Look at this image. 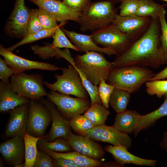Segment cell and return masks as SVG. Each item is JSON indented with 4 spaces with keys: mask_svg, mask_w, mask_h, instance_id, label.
<instances>
[{
    "mask_svg": "<svg viewBox=\"0 0 167 167\" xmlns=\"http://www.w3.org/2000/svg\"><path fill=\"white\" fill-rule=\"evenodd\" d=\"M29 103L18 106L9 111L10 116L4 133L5 137H23L27 132Z\"/></svg>",
    "mask_w": 167,
    "mask_h": 167,
    "instance_id": "obj_17",
    "label": "cell"
},
{
    "mask_svg": "<svg viewBox=\"0 0 167 167\" xmlns=\"http://www.w3.org/2000/svg\"><path fill=\"white\" fill-rule=\"evenodd\" d=\"M140 115L137 111L132 110H126L117 113L113 126L127 134L134 133L137 126Z\"/></svg>",
    "mask_w": 167,
    "mask_h": 167,
    "instance_id": "obj_23",
    "label": "cell"
},
{
    "mask_svg": "<svg viewBox=\"0 0 167 167\" xmlns=\"http://www.w3.org/2000/svg\"><path fill=\"white\" fill-rule=\"evenodd\" d=\"M161 0L165 2H167V0Z\"/></svg>",
    "mask_w": 167,
    "mask_h": 167,
    "instance_id": "obj_48",
    "label": "cell"
},
{
    "mask_svg": "<svg viewBox=\"0 0 167 167\" xmlns=\"http://www.w3.org/2000/svg\"><path fill=\"white\" fill-rule=\"evenodd\" d=\"M58 0V1H61V0Z\"/></svg>",
    "mask_w": 167,
    "mask_h": 167,
    "instance_id": "obj_49",
    "label": "cell"
},
{
    "mask_svg": "<svg viewBox=\"0 0 167 167\" xmlns=\"http://www.w3.org/2000/svg\"><path fill=\"white\" fill-rule=\"evenodd\" d=\"M110 114V111L102 104L96 103L91 105L84 115L94 127L105 125Z\"/></svg>",
    "mask_w": 167,
    "mask_h": 167,
    "instance_id": "obj_26",
    "label": "cell"
},
{
    "mask_svg": "<svg viewBox=\"0 0 167 167\" xmlns=\"http://www.w3.org/2000/svg\"><path fill=\"white\" fill-rule=\"evenodd\" d=\"M61 29L79 51L86 53L92 51L108 55H116L115 53L109 48L99 46L94 42L91 35L81 34L66 30L63 28Z\"/></svg>",
    "mask_w": 167,
    "mask_h": 167,
    "instance_id": "obj_20",
    "label": "cell"
},
{
    "mask_svg": "<svg viewBox=\"0 0 167 167\" xmlns=\"http://www.w3.org/2000/svg\"><path fill=\"white\" fill-rule=\"evenodd\" d=\"M161 27L158 17L152 18L147 31L112 62L113 67L137 65L155 69L166 64L160 40Z\"/></svg>",
    "mask_w": 167,
    "mask_h": 167,
    "instance_id": "obj_1",
    "label": "cell"
},
{
    "mask_svg": "<svg viewBox=\"0 0 167 167\" xmlns=\"http://www.w3.org/2000/svg\"><path fill=\"white\" fill-rule=\"evenodd\" d=\"M10 83L16 92L30 100H40L48 94L41 74H28L24 72L14 74L11 77Z\"/></svg>",
    "mask_w": 167,
    "mask_h": 167,
    "instance_id": "obj_6",
    "label": "cell"
},
{
    "mask_svg": "<svg viewBox=\"0 0 167 167\" xmlns=\"http://www.w3.org/2000/svg\"><path fill=\"white\" fill-rule=\"evenodd\" d=\"M102 54L89 51L83 55H77L75 60L77 68L96 85H98L101 78L107 80L113 68L112 62L107 60Z\"/></svg>",
    "mask_w": 167,
    "mask_h": 167,
    "instance_id": "obj_4",
    "label": "cell"
},
{
    "mask_svg": "<svg viewBox=\"0 0 167 167\" xmlns=\"http://www.w3.org/2000/svg\"><path fill=\"white\" fill-rule=\"evenodd\" d=\"M147 67L132 65L113 67L107 80L108 83L132 93L155 75Z\"/></svg>",
    "mask_w": 167,
    "mask_h": 167,
    "instance_id": "obj_2",
    "label": "cell"
},
{
    "mask_svg": "<svg viewBox=\"0 0 167 167\" xmlns=\"http://www.w3.org/2000/svg\"><path fill=\"white\" fill-rule=\"evenodd\" d=\"M159 145L161 148L165 150L167 154V131H165L164 133Z\"/></svg>",
    "mask_w": 167,
    "mask_h": 167,
    "instance_id": "obj_45",
    "label": "cell"
},
{
    "mask_svg": "<svg viewBox=\"0 0 167 167\" xmlns=\"http://www.w3.org/2000/svg\"><path fill=\"white\" fill-rule=\"evenodd\" d=\"M102 78L100 79L98 87V93L103 106L108 109L109 107V101L110 95L115 87L106 82Z\"/></svg>",
    "mask_w": 167,
    "mask_h": 167,
    "instance_id": "obj_36",
    "label": "cell"
},
{
    "mask_svg": "<svg viewBox=\"0 0 167 167\" xmlns=\"http://www.w3.org/2000/svg\"><path fill=\"white\" fill-rule=\"evenodd\" d=\"M48 99L56 106L61 114L70 121L79 115L84 113L91 104L88 99L75 98L51 90L47 96Z\"/></svg>",
    "mask_w": 167,
    "mask_h": 167,
    "instance_id": "obj_8",
    "label": "cell"
},
{
    "mask_svg": "<svg viewBox=\"0 0 167 167\" xmlns=\"http://www.w3.org/2000/svg\"><path fill=\"white\" fill-rule=\"evenodd\" d=\"M29 134L27 132L23 136L25 148V167H34L38 152L37 143L41 138Z\"/></svg>",
    "mask_w": 167,
    "mask_h": 167,
    "instance_id": "obj_28",
    "label": "cell"
},
{
    "mask_svg": "<svg viewBox=\"0 0 167 167\" xmlns=\"http://www.w3.org/2000/svg\"><path fill=\"white\" fill-rule=\"evenodd\" d=\"M165 5L155 2L153 0H139V6L136 15L148 16L152 18L158 17Z\"/></svg>",
    "mask_w": 167,
    "mask_h": 167,
    "instance_id": "obj_30",
    "label": "cell"
},
{
    "mask_svg": "<svg viewBox=\"0 0 167 167\" xmlns=\"http://www.w3.org/2000/svg\"><path fill=\"white\" fill-rule=\"evenodd\" d=\"M39 8L47 11L61 23L65 24L69 20L77 23L81 13L77 12L57 0H29Z\"/></svg>",
    "mask_w": 167,
    "mask_h": 167,
    "instance_id": "obj_16",
    "label": "cell"
},
{
    "mask_svg": "<svg viewBox=\"0 0 167 167\" xmlns=\"http://www.w3.org/2000/svg\"><path fill=\"white\" fill-rule=\"evenodd\" d=\"M40 100L49 110L52 122L51 129L45 138L50 142L59 137L66 139L71 131L70 121L61 114L55 105L49 99L42 97Z\"/></svg>",
    "mask_w": 167,
    "mask_h": 167,
    "instance_id": "obj_14",
    "label": "cell"
},
{
    "mask_svg": "<svg viewBox=\"0 0 167 167\" xmlns=\"http://www.w3.org/2000/svg\"><path fill=\"white\" fill-rule=\"evenodd\" d=\"M52 157L41 150H39L36 156L34 167H55Z\"/></svg>",
    "mask_w": 167,
    "mask_h": 167,
    "instance_id": "obj_40",
    "label": "cell"
},
{
    "mask_svg": "<svg viewBox=\"0 0 167 167\" xmlns=\"http://www.w3.org/2000/svg\"><path fill=\"white\" fill-rule=\"evenodd\" d=\"M53 158H63L71 160L79 167H106V163L92 159L75 151L66 153L58 152L44 149L41 150Z\"/></svg>",
    "mask_w": 167,
    "mask_h": 167,
    "instance_id": "obj_22",
    "label": "cell"
},
{
    "mask_svg": "<svg viewBox=\"0 0 167 167\" xmlns=\"http://www.w3.org/2000/svg\"><path fill=\"white\" fill-rule=\"evenodd\" d=\"M14 74L12 70L8 66L4 59L0 58V79L6 84L10 83L9 79Z\"/></svg>",
    "mask_w": 167,
    "mask_h": 167,
    "instance_id": "obj_42",
    "label": "cell"
},
{
    "mask_svg": "<svg viewBox=\"0 0 167 167\" xmlns=\"http://www.w3.org/2000/svg\"><path fill=\"white\" fill-rule=\"evenodd\" d=\"M45 137L38 141L37 147L39 150L46 149L58 152H67L73 150L66 139L63 138H58L54 141L50 142L47 140Z\"/></svg>",
    "mask_w": 167,
    "mask_h": 167,
    "instance_id": "obj_29",
    "label": "cell"
},
{
    "mask_svg": "<svg viewBox=\"0 0 167 167\" xmlns=\"http://www.w3.org/2000/svg\"><path fill=\"white\" fill-rule=\"evenodd\" d=\"M61 70L62 72L61 75H54L56 81L52 84L45 81V86L51 90L61 94L88 99L89 94L75 68L71 64L67 68H62Z\"/></svg>",
    "mask_w": 167,
    "mask_h": 167,
    "instance_id": "obj_5",
    "label": "cell"
},
{
    "mask_svg": "<svg viewBox=\"0 0 167 167\" xmlns=\"http://www.w3.org/2000/svg\"><path fill=\"white\" fill-rule=\"evenodd\" d=\"M29 99L23 96L12 89L10 83L0 82V111L6 112L23 104L29 103Z\"/></svg>",
    "mask_w": 167,
    "mask_h": 167,
    "instance_id": "obj_21",
    "label": "cell"
},
{
    "mask_svg": "<svg viewBox=\"0 0 167 167\" xmlns=\"http://www.w3.org/2000/svg\"><path fill=\"white\" fill-rule=\"evenodd\" d=\"M66 140L73 150L93 159L101 161L105 151L96 141L83 135H77L71 131Z\"/></svg>",
    "mask_w": 167,
    "mask_h": 167,
    "instance_id": "obj_15",
    "label": "cell"
},
{
    "mask_svg": "<svg viewBox=\"0 0 167 167\" xmlns=\"http://www.w3.org/2000/svg\"><path fill=\"white\" fill-rule=\"evenodd\" d=\"M166 11L163 9L160 13L158 18L161 32L160 37L161 47L164 61L167 63V23L165 15Z\"/></svg>",
    "mask_w": 167,
    "mask_h": 167,
    "instance_id": "obj_35",
    "label": "cell"
},
{
    "mask_svg": "<svg viewBox=\"0 0 167 167\" xmlns=\"http://www.w3.org/2000/svg\"><path fill=\"white\" fill-rule=\"evenodd\" d=\"M146 91L149 95H156L159 98L167 94V80L164 79L148 81L145 83Z\"/></svg>",
    "mask_w": 167,
    "mask_h": 167,
    "instance_id": "obj_32",
    "label": "cell"
},
{
    "mask_svg": "<svg viewBox=\"0 0 167 167\" xmlns=\"http://www.w3.org/2000/svg\"><path fill=\"white\" fill-rule=\"evenodd\" d=\"M0 54L12 70L14 74L35 69L50 71L62 69V68L49 63L30 60L21 57L5 48L2 45L0 46Z\"/></svg>",
    "mask_w": 167,
    "mask_h": 167,
    "instance_id": "obj_13",
    "label": "cell"
},
{
    "mask_svg": "<svg viewBox=\"0 0 167 167\" xmlns=\"http://www.w3.org/2000/svg\"><path fill=\"white\" fill-rule=\"evenodd\" d=\"M63 24L60 23L56 30L53 37V40L51 44V45L54 48H65L79 51V49L69 40L65 34L60 28L61 26Z\"/></svg>",
    "mask_w": 167,
    "mask_h": 167,
    "instance_id": "obj_34",
    "label": "cell"
},
{
    "mask_svg": "<svg viewBox=\"0 0 167 167\" xmlns=\"http://www.w3.org/2000/svg\"><path fill=\"white\" fill-rule=\"evenodd\" d=\"M152 18L136 15L122 16L118 14L112 23L134 42L140 38L148 28Z\"/></svg>",
    "mask_w": 167,
    "mask_h": 167,
    "instance_id": "obj_10",
    "label": "cell"
},
{
    "mask_svg": "<svg viewBox=\"0 0 167 167\" xmlns=\"http://www.w3.org/2000/svg\"><path fill=\"white\" fill-rule=\"evenodd\" d=\"M139 3V0H123L119 7V15L122 16L136 14Z\"/></svg>",
    "mask_w": 167,
    "mask_h": 167,
    "instance_id": "obj_37",
    "label": "cell"
},
{
    "mask_svg": "<svg viewBox=\"0 0 167 167\" xmlns=\"http://www.w3.org/2000/svg\"><path fill=\"white\" fill-rule=\"evenodd\" d=\"M43 29L38 16V9L30 10L27 36L34 33Z\"/></svg>",
    "mask_w": 167,
    "mask_h": 167,
    "instance_id": "obj_38",
    "label": "cell"
},
{
    "mask_svg": "<svg viewBox=\"0 0 167 167\" xmlns=\"http://www.w3.org/2000/svg\"><path fill=\"white\" fill-rule=\"evenodd\" d=\"M82 135L96 142L107 143L113 146H121L128 149L132 145V140L128 134L118 130L113 126L103 125L94 127Z\"/></svg>",
    "mask_w": 167,
    "mask_h": 167,
    "instance_id": "obj_11",
    "label": "cell"
},
{
    "mask_svg": "<svg viewBox=\"0 0 167 167\" xmlns=\"http://www.w3.org/2000/svg\"><path fill=\"white\" fill-rule=\"evenodd\" d=\"M104 149L111 154L115 162L121 166L126 164H132L153 167L157 162L156 160L145 159L134 155L128 151L127 148L123 146L107 145Z\"/></svg>",
    "mask_w": 167,
    "mask_h": 167,
    "instance_id": "obj_19",
    "label": "cell"
},
{
    "mask_svg": "<svg viewBox=\"0 0 167 167\" xmlns=\"http://www.w3.org/2000/svg\"><path fill=\"white\" fill-rule=\"evenodd\" d=\"M51 121L50 113L46 107L41 102L30 100L27 132L35 137H43Z\"/></svg>",
    "mask_w": 167,
    "mask_h": 167,
    "instance_id": "obj_9",
    "label": "cell"
},
{
    "mask_svg": "<svg viewBox=\"0 0 167 167\" xmlns=\"http://www.w3.org/2000/svg\"><path fill=\"white\" fill-rule=\"evenodd\" d=\"M58 25L56 27L51 29H44L31 35L26 36L19 42L6 48L12 52L17 47L26 44L30 43L38 40L50 37H53Z\"/></svg>",
    "mask_w": 167,
    "mask_h": 167,
    "instance_id": "obj_31",
    "label": "cell"
},
{
    "mask_svg": "<svg viewBox=\"0 0 167 167\" xmlns=\"http://www.w3.org/2000/svg\"><path fill=\"white\" fill-rule=\"evenodd\" d=\"M130 94L126 91L114 87L109 98V105L117 113L123 112L127 110Z\"/></svg>",
    "mask_w": 167,
    "mask_h": 167,
    "instance_id": "obj_27",
    "label": "cell"
},
{
    "mask_svg": "<svg viewBox=\"0 0 167 167\" xmlns=\"http://www.w3.org/2000/svg\"><path fill=\"white\" fill-rule=\"evenodd\" d=\"M70 125L75 132L81 135L94 127L84 115H79L71 119L70 121Z\"/></svg>",
    "mask_w": 167,
    "mask_h": 167,
    "instance_id": "obj_33",
    "label": "cell"
},
{
    "mask_svg": "<svg viewBox=\"0 0 167 167\" xmlns=\"http://www.w3.org/2000/svg\"><path fill=\"white\" fill-rule=\"evenodd\" d=\"M91 35L97 45L112 49L117 56L124 53L133 43L113 23L93 32Z\"/></svg>",
    "mask_w": 167,
    "mask_h": 167,
    "instance_id": "obj_7",
    "label": "cell"
},
{
    "mask_svg": "<svg viewBox=\"0 0 167 167\" xmlns=\"http://www.w3.org/2000/svg\"><path fill=\"white\" fill-rule=\"evenodd\" d=\"M167 79V66L160 72L155 74L150 79L149 81L165 79Z\"/></svg>",
    "mask_w": 167,
    "mask_h": 167,
    "instance_id": "obj_44",
    "label": "cell"
},
{
    "mask_svg": "<svg viewBox=\"0 0 167 167\" xmlns=\"http://www.w3.org/2000/svg\"><path fill=\"white\" fill-rule=\"evenodd\" d=\"M117 14L113 3L109 1L90 3L81 13L77 23L82 32H93L112 23Z\"/></svg>",
    "mask_w": 167,
    "mask_h": 167,
    "instance_id": "obj_3",
    "label": "cell"
},
{
    "mask_svg": "<svg viewBox=\"0 0 167 167\" xmlns=\"http://www.w3.org/2000/svg\"><path fill=\"white\" fill-rule=\"evenodd\" d=\"M113 0V2H119V1H121V2L123 0Z\"/></svg>",
    "mask_w": 167,
    "mask_h": 167,
    "instance_id": "obj_47",
    "label": "cell"
},
{
    "mask_svg": "<svg viewBox=\"0 0 167 167\" xmlns=\"http://www.w3.org/2000/svg\"><path fill=\"white\" fill-rule=\"evenodd\" d=\"M38 16L43 28H53L58 26L57 24V21L54 18L42 9L39 8Z\"/></svg>",
    "mask_w": 167,
    "mask_h": 167,
    "instance_id": "obj_39",
    "label": "cell"
},
{
    "mask_svg": "<svg viewBox=\"0 0 167 167\" xmlns=\"http://www.w3.org/2000/svg\"></svg>",
    "mask_w": 167,
    "mask_h": 167,
    "instance_id": "obj_50",
    "label": "cell"
},
{
    "mask_svg": "<svg viewBox=\"0 0 167 167\" xmlns=\"http://www.w3.org/2000/svg\"><path fill=\"white\" fill-rule=\"evenodd\" d=\"M31 49L35 54L43 59H47L54 57L56 58L62 57L70 63L74 60L67 48L61 50L59 48H54L51 45L48 44L43 46H32Z\"/></svg>",
    "mask_w": 167,
    "mask_h": 167,
    "instance_id": "obj_25",
    "label": "cell"
},
{
    "mask_svg": "<svg viewBox=\"0 0 167 167\" xmlns=\"http://www.w3.org/2000/svg\"><path fill=\"white\" fill-rule=\"evenodd\" d=\"M15 167H25V161L17 165Z\"/></svg>",
    "mask_w": 167,
    "mask_h": 167,
    "instance_id": "obj_46",
    "label": "cell"
},
{
    "mask_svg": "<svg viewBox=\"0 0 167 167\" xmlns=\"http://www.w3.org/2000/svg\"><path fill=\"white\" fill-rule=\"evenodd\" d=\"M63 3L72 10L82 12L89 5L90 0H62Z\"/></svg>",
    "mask_w": 167,
    "mask_h": 167,
    "instance_id": "obj_41",
    "label": "cell"
},
{
    "mask_svg": "<svg viewBox=\"0 0 167 167\" xmlns=\"http://www.w3.org/2000/svg\"><path fill=\"white\" fill-rule=\"evenodd\" d=\"M53 159L55 167H79L75 161L71 159L61 157L53 158Z\"/></svg>",
    "mask_w": 167,
    "mask_h": 167,
    "instance_id": "obj_43",
    "label": "cell"
},
{
    "mask_svg": "<svg viewBox=\"0 0 167 167\" xmlns=\"http://www.w3.org/2000/svg\"><path fill=\"white\" fill-rule=\"evenodd\" d=\"M0 152L9 166L15 167L25 161V148L23 137L16 136L1 143Z\"/></svg>",
    "mask_w": 167,
    "mask_h": 167,
    "instance_id": "obj_18",
    "label": "cell"
},
{
    "mask_svg": "<svg viewBox=\"0 0 167 167\" xmlns=\"http://www.w3.org/2000/svg\"><path fill=\"white\" fill-rule=\"evenodd\" d=\"M163 96L164 101L157 109L148 114L140 115L137 126L134 133L135 136L141 131L153 126L159 119L167 116V94Z\"/></svg>",
    "mask_w": 167,
    "mask_h": 167,
    "instance_id": "obj_24",
    "label": "cell"
},
{
    "mask_svg": "<svg viewBox=\"0 0 167 167\" xmlns=\"http://www.w3.org/2000/svg\"><path fill=\"white\" fill-rule=\"evenodd\" d=\"M24 1L16 0L6 26V33L15 37L23 39L27 34L30 10L25 6Z\"/></svg>",
    "mask_w": 167,
    "mask_h": 167,
    "instance_id": "obj_12",
    "label": "cell"
}]
</instances>
